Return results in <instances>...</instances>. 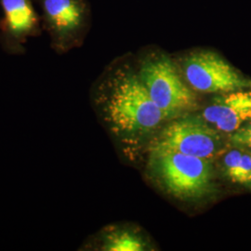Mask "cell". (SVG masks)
<instances>
[{
	"mask_svg": "<svg viewBox=\"0 0 251 251\" xmlns=\"http://www.w3.org/2000/svg\"><path fill=\"white\" fill-rule=\"evenodd\" d=\"M92 101L109 133L120 144H133L174 119L154 103L139 75L124 68L100 81Z\"/></svg>",
	"mask_w": 251,
	"mask_h": 251,
	"instance_id": "obj_1",
	"label": "cell"
},
{
	"mask_svg": "<svg viewBox=\"0 0 251 251\" xmlns=\"http://www.w3.org/2000/svg\"><path fill=\"white\" fill-rule=\"evenodd\" d=\"M148 168L159 186L179 200L199 201L216 192L212 160L150 148Z\"/></svg>",
	"mask_w": 251,
	"mask_h": 251,
	"instance_id": "obj_2",
	"label": "cell"
},
{
	"mask_svg": "<svg viewBox=\"0 0 251 251\" xmlns=\"http://www.w3.org/2000/svg\"><path fill=\"white\" fill-rule=\"evenodd\" d=\"M228 136L218 131L200 116H180L159 132L151 148L214 160L229 148Z\"/></svg>",
	"mask_w": 251,
	"mask_h": 251,
	"instance_id": "obj_3",
	"label": "cell"
},
{
	"mask_svg": "<svg viewBox=\"0 0 251 251\" xmlns=\"http://www.w3.org/2000/svg\"><path fill=\"white\" fill-rule=\"evenodd\" d=\"M138 75L154 103L173 118L198 106L194 90L185 84L168 56L148 57L142 63Z\"/></svg>",
	"mask_w": 251,
	"mask_h": 251,
	"instance_id": "obj_4",
	"label": "cell"
},
{
	"mask_svg": "<svg viewBox=\"0 0 251 251\" xmlns=\"http://www.w3.org/2000/svg\"><path fill=\"white\" fill-rule=\"evenodd\" d=\"M182 73L189 86L200 93L223 94L251 89V78L211 50L187 55L182 61Z\"/></svg>",
	"mask_w": 251,
	"mask_h": 251,
	"instance_id": "obj_5",
	"label": "cell"
},
{
	"mask_svg": "<svg viewBox=\"0 0 251 251\" xmlns=\"http://www.w3.org/2000/svg\"><path fill=\"white\" fill-rule=\"evenodd\" d=\"M200 117L229 137L251 120V89L217 94Z\"/></svg>",
	"mask_w": 251,
	"mask_h": 251,
	"instance_id": "obj_6",
	"label": "cell"
},
{
	"mask_svg": "<svg viewBox=\"0 0 251 251\" xmlns=\"http://www.w3.org/2000/svg\"><path fill=\"white\" fill-rule=\"evenodd\" d=\"M43 10L52 47L64 51L75 41L84 22V7L79 0H43Z\"/></svg>",
	"mask_w": 251,
	"mask_h": 251,
	"instance_id": "obj_7",
	"label": "cell"
},
{
	"mask_svg": "<svg viewBox=\"0 0 251 251\" xmlns=\"http://www.w3.org/2000/svg\"><path fill=\"white\" fill-rule=\"evenodd\" d=\"M1 4L5 17L6 43L14 51L36 31V11L31 0H1Z\"/></svg>",
	"mask_w": 251,
	"mask_h": 251,
	"instance_id": "obj_8",
	"label": "cell"
},
{
	"mask_svg": "<svg viewBox=\"0 0 251 251\" xmlns=\"http://www.w3.org/2000/svg\"><path fill=\"white\" fill-rule=\"evenodd\" d=\"M85 247L105 251H143L147 248L139 234L130 229L117 225H111L102 229Z\"/></svg>",
	"mask_w": 251,
	"mask_h": 251,
	"instance_id": "obj_9",
	"label": "cell"
},
{
	"mask_svg": "<svg viewBox=\"0 0 251 251\" xmlns=\"http://www.w3.org/2000/svg\"><path fill=\"white\" fill-rule=\"evenodd\" d=\"M222 171L233 184L251 189V151L230 145L221 156Z\"/></svg>",
	"mask_w": 251,
	"mask_h": 251,
	"instance_id": "obj_10",
	"label": "cell"
},
{
	"mask_svg": "<svg viewBox=\"0 0 251 251\" xmlns=\"http://www.w3.org/2000/svg\"><path fill=\"white\" fill-rule=\"evenodd\" d=\"M229 144L240 146L251 151V120L243 125L238 130L229 136Z\"/></svg>",
	"mask_w": 251,
	"mask_h": 251,
	"instance_id": "obj_11",
	"label": "cell"
}]
</instances>
